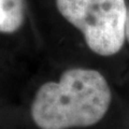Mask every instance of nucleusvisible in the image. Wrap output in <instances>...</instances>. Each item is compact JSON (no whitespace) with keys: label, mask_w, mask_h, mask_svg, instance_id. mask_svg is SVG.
<instances>
[{"label":"nucleus","mask_w":129,"mask_h":129,"mask_svg":"<svg viewBox=\"0 0 129 129\" xmlns=\"http://www.w3.org/2000/svg\"><path fill=\"white\" fill-rule=\"evenodd\" d=\"M126 40L129 43V7H127V18H126Z\"/></svg>","instance_id":"4"},{"label":"nucleus","mask_w":129,"mask_h":129,"mask_svg":"<svg viewBox=\"0 0 129 129\" xmlns=\"http://www.w3.org/2000/svg\"><path fill=\"white\" fill-rule=\"evenodd\" d=\"M25 21L24 0H0V32L13 34Z\"/></svg>","instance_id":"3"},{"label":"nucleus","mask_w":129,"mask_h":129,"mask_svg":"<svg viewBox=\"0 0 129 129\" xmlns=\"http://www.w3.org/2000/svg\"><path fill=\"white\" fill-rule=\"evenodd\" d=\"M56 7L97 55L109 57L123 48L127 18L125 0H56Z\"/></svg>","instance_id":"2"},{"label":"nucleus","mask_w":129,"mask_h":129,"mask_svg":"<svg viewBox=\"0 0 129 129\" xmlns=\"http://www.w3.org/2000/svg\"><path fill=\"white\" fill-rule=\"evenodd\" d=\"M111 101V88L102 73L71 68L57 82H46L38 88L30 114L40 129L86 128L102 120Z\"/></svg>","instance_id":"1"}]
</instances>
